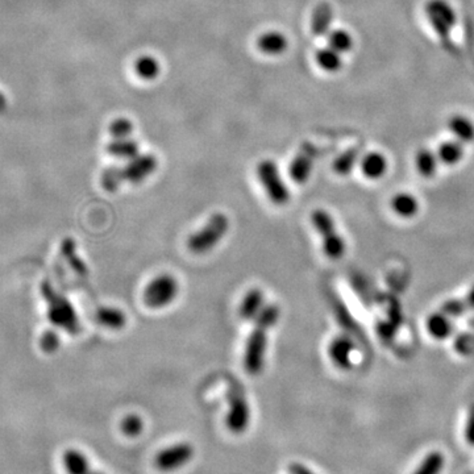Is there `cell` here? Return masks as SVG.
<instances>
[{
  "label": "cell",
  "mask_w": 474,
  "mask_h": 474,
  "mask_svg": "<svg viewBox=\"0 0 474 474\" xmlns=\"http://www.w3.org/2000/svg\"><path fill=\"white\" fill-rule=\"evenodd\" d=\"M289 469H290V473L292 474H316L311 469H308L306 465L301 463L292 464Z\"/></svg>",
  "instance_id": "cell-34"
},
{
  "label": "cell",
  "mask_w": 474,
  "mask_h": 474,
  "mask_svg": "<svg viewBox=\"0 0 474 474\" xmlns=\"http://www.w3.org/2000/svg\"><path fill=\"white\" fill-rule=\"evenodd\" d=\"M333 19V11L332 7L328 3H320L317 4L313 13L311 19V31L314 36H326L331 31V24Z\"/></svg>",
  "instance_id": "cell-15"
},
{
  "label": "cell",
  "mask_w": 474,
  "mask_h": 474,
  "mask_svg": "<svg viewBox=\"0 0 474 474\" xmlns=\"http://www.w3.org/2000/svg\"><path fill=\"white\" fill-rule=\"evenodd\" d=\"M257 177L271 202L275 206H285L290 199V192L283 182L278 166L271 159L261 161L257 166Z\"/></svg>",
  "instance_id": "cell-4"
},
{
  "label": "cell",
  "mask_w": 474,
  "mask_h": 474,
  "mask_svg": "<svg viewBox=\"0 0 474 474\" xmlns=\"http://www.w3.org/2000/svg\"><path fill=\"white\" fill-rule=\"evenodd\" d=\"M120 429L128 438H137L144 429V422L138 415L131 414L122 420Z\"/></svg>",
  "instance_id": "cell-31"
},
{
  "label": "cell",
  "mask_w": 474,
  "mask_h": 474,
  "mask_svg": "<svg viewBox=\"0 0 474 474\" xmlns=\"http://www.w3.org/2000/svg\"><path fill=\"white\" fill-rule=\"evenodd\" d=\"M135 71L140 78L145 79V80H153L159 76L161 66H159V62L155 57L143 56L140 57L138 59H136Z\"/></svg>",
  "instance_id": "cell-28"
},
{
  "label": "cell",
  "mask_w": 474,
  "mask_h": 474,
  "mask_svg": "<svg viewBox=\"0 0 474 474\" xmlns=\"http://www.w3.org/2000/svg\"><path fill=\"white\" fill-rule=\"evenodd\" d=\"M194 457V448L187 443H178L157 453L155 465L161 472H174L183 468Z\"/></svg>",
  "instance_id": "cell-8"
},
{
  "label": "cell",
  "mask_w": 474,
  "mask_h": 474,
  "mask_svg": "<svg viewBox=\"0 0 474 474\" xmlns=\"http://www.w3.org/2000/svg\"><path fill=\"white\" fill-rule=\"evenodd\" d=\"M229 229V220L222 213L214 214L201 229L187 238V248L195 254H203L213 249L224 238Z\"/></svg>",
  "instance_id": "cell-2"
},
{
  "label": "cell",
  "mask_w": 474,
  "mask_h": 474,
  "mask_svg": "<svg viewBox=\"0 0 474 474\" xmlns=\"http://www.w3.org/2000/svg\"><path fill=\"white\" fill-rule=\"evenodd\" d=\"M315 58L317 65L328 73H336V71H339L340 69L343 68L341 55L329 46L319 49Z\"/></svg>",
  "instance_id": "cell-27"
},
{
  "label": "cell",
  "mask_w": 474,
  "mask_h": 474,
  "mask_svg": "<svg viewBox=\"0 0 474 474\" xmlns=\"http://www.w3.org/2000/svg\"><path fill=\"white\" fill-rule=\"evenodd\" d=\"M90 474H102V473H99V472H91Z\"/></svg>",
  "instance_id": "cell-35"
},
{
  "label": "cell",
  "mask_w": 474,
  "mask_h": 474,
  "mask_svg": "<svg viewBox=\"0 0 474 474\" xmlns=\"http://www.w3.org/2000/svg\"><path fill=\"white\" fill-rule=\"evenodd\" d=\"M327 36L328 46L332 48L333 50L339 52L340 55L348 53L353 49L354 41H353V37L350 32H347L344 29H333Z\"/></svg>",
  "instance_id": "cell-29"
},
{
  "label": "cell",
  "mask_w": 474,
  "mask_h": 474,
  "mask_svg": "<svg viewBox=\"0 0 474 474\" xmlns=\"http://www.w3.org/2000/svg\"><path fill=\"white\" fill-rule=\"evenodd\" d=\"M474 310V286L468 292V294L463 296V298H457V299H451L448 302H445L444 305L441 306L440 311L444 314L456 319L460 316L473 311Z\"/></svg>",
  "instance_id": "cell-19"
},
{
  "label": "cell",
  "mask_w": 474,
  "mask_h": 474,
  "mask_svg": "<svg viewBox=\"0 0 474 474\" xmlns=\"http://www.w3.org/2000/svg\"><path fill=\"white\" fill-rule=\"evenodd\" d=\"M452 317L444 314L443 311H438L429 316L427 319V331L429 335L436 340H445L452 333Z\"/></svg>",
  "instance_id": "cell-17"
},
{
  "label": "cell",
  "mask_w": 474,
  "mask_h": 474,
  "mask_svg": "<svg viewBox=\"0 0 474 474\" xmlns=\"http://www.w3.org/2000/svg\"><path fill=\"white\" fill-rule=\"evenodd\" d=\"M436 155L441 164L452 166V165H457L463 159L465 149H464L463 143H460L459 140H451V141H445L440 144Z\"/></svg>",
  "instance_id": "cell-22"
},
{
  "label": "cell",
  "mask_w": 474,
  "mask_h": 474,
  "mask_svg": "<svg viewBox=\"0 0 474 474\" xmlns=\"http://www.w3.org/2000/svg\"><path fill=\"white\" fill-rule=\"evenodd\" d=\"M464 436H465L466 443L471 447H474V403L469 408V414H468V419H466Z\"/></svg>",
  "instance_id": "cell-33"
},
{
  "label": "cell",
  "mask_w": 474,
  "mask_h": 474,
  "mask_svg": "<svg viewBox=\"0 0 474 474\" xmlns=\"http://www.w3.org/2000/svg\"><path fill=\"white\" fill-rule=\"evenodd\" d=\"M311 223L322 237L324 254L331 260H340L345 254V241L336 228L335 220L326 210H315L311 215Z\"/></svg>",
  "instance_id": "cell-3"
},
{
  "label": "cell",
  "mask_w": 474,
  "mask_h": 474,
  "mask_svg": "<svg viewBox=\"0 0 474 474\" xmlns=\"http://www.w3.org/2000/svg\"><path fill=\"white\" fill-rule=\"evenodd\" d=\"M316 157L317 148L311 143H303L290 164V178L298 185H303L308 181L315 165Z\"/></svg>",
  "instance_id": "cell-9"
},
{
  "label": "cell",
  "mask_w": 474,
  "mask_h": 474,
  "mask_svg": "<svg viewBox=\"0 0 474 474\" xmlns=\"http://www.w3.org/2000/svg\"><path fill=\"white\" fill-rule=\"evenodd\" d=\"M265 308V295L260 289H250L238 307V316L245 320H256Z\"/></svg>",
  "instance_id": "cell-12"
},
{
  "label": "cell",
  "mask_w": 474,
  "mask_h": 474,
  "mask_svg": "<svg viewBox=\"0 0 474 474\" xmlns=\"http://www.w3.org/2000/svg\"><path fill=\"white\" fill-rule=\"evenodd\" d=\"M107 152L116 158L131 159L140 155V147L135 140L127 137V138H113L107 147Z\"/></svg>",
  "instance_id": "cell-23"
},
{
  "label": "cell",
  "mask_w": 474,
  "mask_h": 474,
  "mask_svg": "<svg viewBox=\"0 0 474 474\" xmlns=\"http://www.w3.org/2000/svg\"><path fill=\"white\" fill-rule=\"evenodd\" d=\"M157 166V158L149 153L131 158L128 159V164L122 168L124 182L131 185H140L156 171Z\"/></svg>",
  "instance_id": "cell-10"
},
{
  "label": "cell",
  "mask_w": 474,
  "mask_h": 474,
  "mask_svg": "<svg viewBox=\"0 0 474 474\" xmlns=\"http://www.w3.org/2000/svg\"><path fill=\"white\" fill-rule=\"evenodd\" d=\"M180 285L177 280L170 274H161L152 280L144 290V303L149 308L159 310L165 308L178 295Z\"/></svg>",
  "instance_id": "cell-5"
},
{
  "label": "cell",
  "mask_w": 474,
  "mask_h": 474,
  "mask_svg": "<svg viewBox=\"0 0 474 474\" xmlns=\"http://www.w3.org/2000/svg\"><path fill=\"white\" fill-rule=\"evenodd\" d=\"M280 314L281 311L278 306L268 305L254 320V327L249 335L244 353V368L250 375H259L264 371L268 335L271 328L277 324Z\"/></svg>",
  "instance_id": "cell-1"
},
{
  "label": "cell",
  "mask_w": 474,
  "mask_h": 474,
  "mask_svg": "<svg viewBox=\"0 0 474 474\" xmlns=\"http://www.w3.org/2000/svg\"><path fill=\"white\" fill-rule=\"evenodd\" d=\"M132 132H134L132 122L124 117L113 120L110 125V134L113 138H127L132 135Z\"/></svg>",
  "instance_id": "cell-32"
},
{
  "label": "cell",
  "mask_w": 474,
  "mask_h": 474,
  "mask_svg": "<svg viewBox=\"0 0 474 474\" xmlns=\"http://www.w3.org/2000/svg\"><path fill=\"white\" fill-rule=\"evenodd\" d=\"M101 182H102L103 189L106 192H117L120 189V186L125 183L122 166H108L107 169L103 171Z\"/></svg>",
  "instance_id": "cell-30"
},
{
  "label": "cell",
  "mask_w": 474,
  "mask_h": 474,
  "mask_svg": "<svg viewBox=\"0 0 474 474\" xmlns=\"http://www.w3.org/2000/svg\"><path fill=\"white\" fill-rule=\"evenodd\" d=\"M387 168H389V162L384 155L380 152H371L362 158V174L368 180L382 178L387 171Z\"/></svg>",
  "instance_id": "cell-14"
},
{
  "label": "cell",
  "mask_w": 474,
  "mask_h": 474,
  "mask_svg": "<svg viewBox=\"0 0 474 474\" xmlns=\"http://www.w3.org/2000/svg\"><path fill=\"white\" fill-rule=\"evenodd\" d=\"M392 208L403 219L414 217L419 213L418 199L408 192H399L392 199Z\"/></svg>",
  "instance_id": "cell-18"
},
{
  "label": "cell",
  "mask_w": 474,
  "mask_h": 474,
  "mask_svg": "<svg viewBox=\"0 0 474 474\" xmlns=\"http://www.w3.org/2000/svg\"><path fill=\"white\" fill-rule=\"evenodd\" d=\"M354 350V343L347 335H339L331 341L328 354L332 362L340 369H348L352 360V353Z\"/></svg>",
  "instance_id": "cell-11"
},
{
  "label": "cell",
  "mask_w": 474,
  "mask_h": 474,
  "mask_svg": "<svg viewBox=\"0 0 474 474\" xmlns=\"http://www.w3.org/2000/svg\"><path fill=\"white\" fill-rule=\"evenodd\" d=\"M438 155L429 149H420L415 157V166L419 174L424 178H431L436 174L439 165Z\"/></svg>",
  "instance_id": "cell-24"
},
{
  "label": "cell",
  "mask_w": 474,
  "mask_h": 474,
  "mask_svg": "<svg viewBox=\"0 0 474 474\" xmlns=\"http://www.w3.org/2000/svg\"><path fill=\"white\" fill-rule=\"evenodd\" d=\"M445 466V456L440 451H431L420 461L412 474H441Z\"/></svg>",
  "instance_id": "cell-25"
},
{
  "label": "cell",
  "mask_w": 474,
  "mask_h": 474,
  "mask_svg": "<svg viewBox=\"0 0 474 474\" xmlns=\"http://www.w3.org/2000/svg\"><path fill=\"white\" fill-rule=\"evenodd\" d=\"M360 157V149L359 148H350L345 152H343L338 158L333 161L332 169L339 175H348L354 169L357 161Z\"/></svg>",
  "instance_id": "cell-26"
},
{
  "label": "cell",
  "mask_w": 474,
  "mask_h": 474,
  "mask_svg": "<svg viewBox=\"0 0 474 474\" xmlns=\"http://www.w3.org/2000/svg\"><path fill=\"white\" fill-rule=\"evenodd\" d=\"M429 23L443 40H448L451 29L456 25L457 16L447 0H429L426 4Z\"/></svg>",
  "instance_id": "cell-7"
},
{
  "label": "cell",
  "mask_w": 474,
  "mask_h": 474,
  "mask_svg": "<svg viewBox=\"0 0 474 474\" xmlns=\"http://www.w3.org/2000/svg\"><path fill=\"white\" fill-rule=\"evenodd\" d=\"M96 320L103 327L120 331L127 324V316L120 308L116 307H101L96 313Z\"/></svg>",
  "instance_id": "cell-20"
},
{
  "label": "cell",
  "mask_w": 474,
  "mask_h": 474,
  "mask_svg": "<svg viewBox=\"0 0 474 474\" xmlns=\"http://www.w3.org/2000/svg\"><path fill=\"white\" fill-rule=\"evenodd\" d=\"M289 41L285 34L278 31H271L261 34L257 40V48L266 56H280L287 49Z\"/></svg>",
  "instance_id": "cell-13"
},
{
  "label": "cell",
  "mask_w": 474,
  "mask_h": 474,
  "mask_svg": "<svg viewBox=\"0 0 474 474\" xmlns=\"http://www.w3.org/2000/svg\"><path fill=\"white\" fill-rule=\"evenodd\" d=\"M62 463L68 474H90V463L85 453L78 450H68L64 453Z\"/></svg>",
  "instance_id": "cell-21"
},
{
  "label": "cell",
  "mask_w": 474,
  "mask_h": 474,
  "mask_svg": "<svg viewBox=\"0 0 474 474\" xmlns=\"http://www.w3.org/2000/svg\"><path fill=\"white\" fill-rule=\"evenodd\" d=\"M448 128L452 135L456 137L463 144H469L474 141V123L464 115H453L450 122Z\"/></svg>",
  "instance_id": "cell-16"
},
{
  "label": "cell",
  "mask_w": 474,
  "mask_h": 474,
  "mask_svg": "<svg viewBox=\"0 0 474 474\" xmlns=\"http://www.w3.org/2000/svg\"><path fill=\"white\" fill-rule=\"evenodd\" d=\"M228 403L229 411L227 414L226 424L228 429L234 433H243L248 429L250 422V408L247 398L244 394V389L232 382L228 389Z\"/></svg>",
  "instance_id": "cell-6"
}]
</instances>
